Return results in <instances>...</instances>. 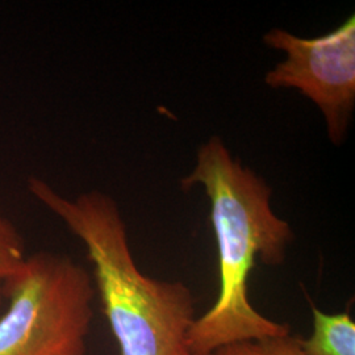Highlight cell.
Segmentation results:
<instances>
[{
  "instance_id": "obj_1",
  "label": "cell",
  "mask_w": 355,
  "mask_h": 355,
  "mask_svg": "<svg viewBox=\"0 0 355 355\" xmlns=\"http://www.w3.org/2000/svg\"><path fill=\"white\" fill-rule=\"evenodd\" d=\"M203 186L218 253L220 288L212 305L196 318L189 336L192 355H208L229 343L290 334V327L261 315L249 299V275L257 261L279 266L295 234L271 209V189L232 155L218 137L199 148L196 165L182 189Z\"/></svg>"
},
{
  "instance_id": "obj_2",
  "label": "cell",
  "mask_w": 355,
  "mask_h": 355,
  "mask_svg": "<svg viewBox=\"0 0 355 355\" xmlns=\"http://www.w3.org/2000/svg\"><path fill=\"white\" fill-rule=\"evenodd\" d=\"M26 187L83 242L117 355H192L189 336L198 318L195 296L180 280L141 272L114 198L94 190L71 199L35 175L28 178Z\"/></svg>"
},
{
  "instance_id": "obj_3",
  "label": "cell",
  "mask_w": 355,
  "mask_h": 355,
  "mask_svg": "<svg viewBox=\"0 0 355 355\" xmlns=\"http://www.w3.org/2000/svg\"><path fill=\"white\" fill-rule=\"evenodd\" d=\"M10 304L0 318V355H89L95 286L73 258L26 255L4 279Z\"/></svg>"
},
{
  "instance_id": "obj_4",
  "label": "cell",
  "mask_w": 355,
  "mask_h": 355,
  "mask_svg": "<svg viewBox=\"0 0 355 355\" xmlns=\"http://www.w3.org/2000/svg\"><path fill=\"white\" fill-rule=\"evenodd\" d=\"M263 42L286 54L265 76L267 86L297 89L315 103L324 114L330 142L341 145L355 107L354 15L320 37H299L274 28Z\"/></svg>"
},
{
  "instance_id": "obj_5",
  "label": "cell",
  "mask_w": 355,
  "mask_h": 355,
  "mask_svg": "<svg viewBox=\"0 0 355 355\" xmlns=\"http://www.w3.org/2000/svg\"><path fill=\"white\" fill-rule=\"evenodd\" d=\"M313 331L300 338L304 355H355V322L349 312L329 315L312 304Z\"/></svg>"
},
{
  "instance_id": "obj_6",
  "label": "cell",
  "mask_w": 355,
  "mask_h": 355,
  "mask_svg": "<svg viewBox=\"0 0 355 355\" xmlns=\"http://www.w3.org/2000/svg\"><path fill=\"white\" fill-rule=\"evenodd\" d=\"M208 355H304L300 337L286 334L258 340L229 343L215 349Z\"/></svg>"
},
{
  "instance_id": "obj_7",
  "label": "cell",
  "mask_w": 355,
  "mask_h": 355,
  "mask_svg": "<svg viewBox=\"0 0 355 355\" xmlns=\"http://www.w3.org/2000/svg\"><path fill=\"white\" fill-rule=\"evenodd\" d=\"M26 242L12 221L0 214V278L6 279L23 265Z\"/></svg>"
},
{
  "instance_id": "obj_8",
  "label": "cell",
  "mask_w": 355,
  "mask_h": 355,
  "mask_svg": "<svg viewBox=\"0 0 355 355\" xmlns=\"http://www.w3.org/2000/svg\"><path fill=\"white\" fill-rule=\"evenodd\" d=\"M3 296H4V279L0 278V303H1Z\"/></svg>"
}]
</instances>
